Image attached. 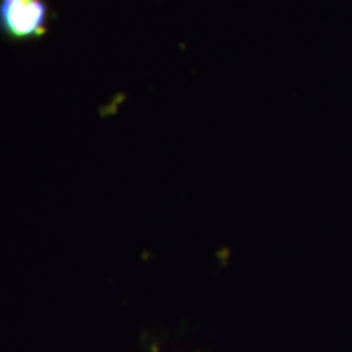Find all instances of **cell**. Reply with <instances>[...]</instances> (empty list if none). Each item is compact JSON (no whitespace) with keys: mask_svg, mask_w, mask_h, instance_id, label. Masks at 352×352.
Masks as SVG:
<instances>
[{"mask_svg":"<svg viewBox=\"0 0 352 352\" xmlns=\"http://www.w3.org/2000/svg\"><path fill=\"white\" fill-rule=\"evenodd\" d=\"M47 30L44 0H0V32L7 38L25 41L41 38Z\"/></svg>","mask_w":352,"mask_h":352,"instance_id":"6da1fadb","label":"cell"}]
</instances>
